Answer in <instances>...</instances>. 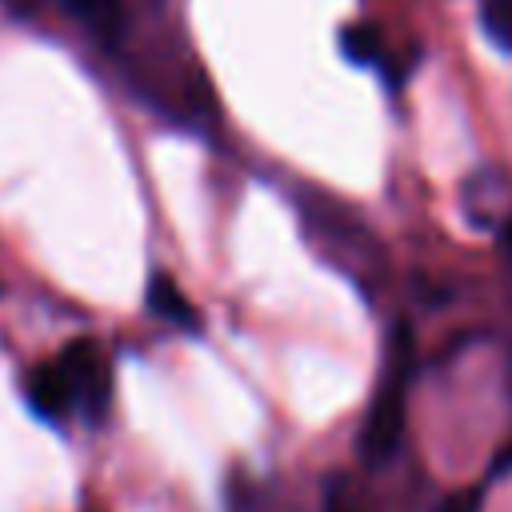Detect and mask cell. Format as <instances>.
Returning a JSON list of instances; mask_svg holds the SVG:
<instances>
[{"instance_id": "cell-1", "label": "cell", "mask_w": 512, "mask_h": 512, "mask_svg": "<svg viewBox=\"0 0 512 512\" xmlns=\"http://www.w3.org/2000/svg\"><path fill=\"white\" fill-rule=\"evenodd\" d=\"M408 376H412V328L396 324L388 376L376 388V400H372V408L364 416V428H360V456L368 464H388L400 452L404 416H408Z\"/></svg>"}, {"instance_id": "cell-2", "label": "cell", "mask_w": 512, "mask_h": 512, "mask_svg": "<svg viewBox=\"0 0 512 512\" xmlns=\"http://www.w3.org/2000/svg\"><path fill=\"white\" fill-rule=\"evenodd\" d=\"M64 380H68V392H72V408L80 416H88L92 424L104 420L108 412V400H112V368H108V356L96 340L80 336L72 340L60 356H56Z\"/></svg>"}, {"instance_id": "cell-3", "label": "cell", "mask_w": 512, "mask_h": 512, "mask_svg": "<svg viewBox=\"0 0 512 512\" xmlns=\"http://www.w3.org/2000/svg\"><path fill=\"white\" fill-rule=\"evenodd\" d=\"M24 396L32 404L36 416L44 420H68L76 408H72V392H68V380L60 372L56 360H44V364H32L28 376H24Z\"/></svg>"}, {"instance_id": "cell-4", "label": "cell", "mask_w": 512, "mask_h": 512, "mask_svg": "<svg viewBox=\"0 0 512 512\" xmlns=\"http://www.w3.org/2000/svg\"><path fill=\"white\" fill-rule=\"evenodd\" d=\"M148 308H152L156 316H164L168 324L184 328V332H200V312H196L192 300L176 288V280H168L164 272H156V276L148 280Z\"/></svg>"}, {"instance_id": "cell-5", "label": "cell", "mask_w": 512, "mask_h": 512, "mask_svg": "<svg viewBox=\"0 0 512 512\" xmlns=\"http://www.w3.org/2000/svg\"><path fill=\"white\" fill-rule=\"evenodd\" d=\"M340 52L352 64H384V36L368 20H352L340 28Z\"/></svg>"}, {"instance_id": "cell-6", "label": "cell", "mask_w": 512, "mask_h": 512, "mask_svg": "<svg viewBox=\"0 0 512 512\" xmlns=\"http://www.w3.org/2000/svg\"><path fill=\"white\" fill-rule=\"evenodd\" d=\"M484 28L500 48H512V0H484Z\"/></svg>"}, {"instance_id": "cell-7", "label": "cell", "mask_w": 512, "mask_h": 512, "mask_svg": "<svg viewBox=\"0 0 512 512\" xmlns=\"http://www.w3.org/2000/svg\"><path fill=\"white\" fill-rule=\"evenodd\" d=\"M76 16L84 20H104V16H116V0H64Z\"/></svg>"}, {"instance_id": "cell-8", "label": "cell", "mask_w": 512, "mask_h": 512, "mask_svg": "<svg viewBox=\"0 0 512 512\" xmlns=\"http://www.w3.org/2000/svg\"><path fill=\"white\" fill-rule=\"evenodd\" d=\"M480 508V496L476 492H452L444 504H440V512H476Z\"/></svg>"}, {"instance_id": "cell-9", "label": "cell", "mask_w": 512, "mask_h": 512, "mask_svg": "<svg viewBox=\"0 0 512 512\" xmlns=\"http://www.w3.org/2000/svg\"><path fill=\"white\" fill-rule=\"evenodd\" d=\"M504 248L512 252V216H508V224H504Z\"/></svg>"}]
</instances>
